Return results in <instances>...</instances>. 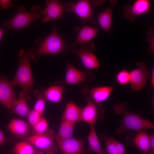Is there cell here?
<instances>
[{
	"mask_svg": "<svg viewBox=\"0 0 154 154\" xmlns=\"http://www.w3.org/2000/svg\"><path fill=\"white\" fill-rule=\"evenodd\" d=\"M32 50V48L20 49L17 55L19 66L14 78L10 81L13 87L18 85L23 88L20 94L26 97L29 101L31 99L30 94L33 91L34 84L30 60L36 61Z\"/></svg>",
	"mask_w": 154,
	"mask_h": 154,
	"instance_id": "cell-1",
	"label": "cell"
},
{
	"mask_svg": "<svg viewBox=\"0 0 154 154\" xmlns=\"http://www.w3.org/2000/svg\"><path fill=\"white\" fill-rule=\"evenodd\" d=\"M113 109L116 114H120L122 117L121 124L116 130L117 135H120L129 130L139 132L154 128L153 123L141 117V112L135 113L130 111L126 102L115 104Z\"/></svg>",
	"mask_w": 154,
	"mask_h": 154,
	"instance_id": "cell-2",
	"label": "cell"
},
{
	"mask_svg": "<svg viewBox=\"0 0 154 154\" xmlns=\"http://www.w3.org/2000/svg\"><path fill=\"white\" fill-rule=\"evenodd\" d=\"M25 8L23 5L19 7L15 14L4 22V25L9 29L19 30L29 27L33 22L42 18V10L40 6L34 5L29 12L26 11Z\"/></svg>",
	"mask_w": 154,
	"mask_h": 154,
	"instance_id": "cell-3",
	"label": "cell"
},
{
	"mask_svg": "<svg viewBox=\"0 0 154 154\" xmlns=\"http://www.w3.org/2000/svg\"><path fill=\"white\" fill-rule=\"evenodd\" d=\"M51 33L38 44L36 48H33V53L40 56L59 53L65 49L64 40L57 32L55 25L52 28Z\"/></svg>",
	"mask_w": 154,
	"mask_h": 154,
	"instance_id": "cell-4",
	"label": "cell"
},
{
	"mask_svg": "<svg viewBox=\"0 0 154 154\" xmlns=\"http://www.w3.org/2000/svg\"><path fill=\"white\" fill-rule=\"evenodd\" d=\"M94 75L87 70H80L68 62H66L65 83L75 84L83 88L88 87L95 78Z\"/></svg>",
	"mask_w": 154,
	"mask_h": 154,
	"instance_id": "cell-5",
	"label": "cell"
},
{
	"mask_svg": "<svg viewBox=\"0 0 154 154\" xmlns=\"http://www.w3.org/2000/svg\"><path fill=\"white\" fill-rule=\"evenodd\" d=\"M64 11L72 12L81 20L83 23L88 22L93 24L96 23L93 16L90 1L87 0H80L76 2H67L63 5Z\"/></svg>",
	"mask_w": 154,
	"mask_h": 154,
	"instance_id": "cell-6",
	"label": "cell"
},
{
	"mask_svg": "<svg viewBox=\"0 0 154 154\" xmlns=\"http://www.w3.org/2000/svg\"><path fill=\"white\" fill-rule=\"evenodd\" d=\"M95 49L93 44L90 42L78 45L70 50L78 56L86 68L96 69L99 66L100 64L93 53Z\"/></svg>",
	"mask_w": 154,
	"mask_h": 154,
	"instance_id": "cell-7",
	"label": "cell"
},
{
	"mask_svg": "<svg viewBox=\"0 0 154 154\" xmlns=\"http://www.w3.org/2000/svg\"><path fill=\"white\" fill-rule=\"evenodd\" d=\"M56 135L53 129L48 128L45 133L38 135L30 136L25 140L41 150L55 153L57 150L54 143Z\"/></svg>",
	"mask_w": 154,
	"mask_h": 154,
	"instance_id": "cell-8",
	"label": "cell"
},
{
	"mask_svg": "<svg viewBox=\"0 0 154 154\" xmlns=\"http://www.w3.org/2000/svg\"><path fill=\"white\" fill-rule=\"evenodd\" d=\"M86 100L88 103L82 108L80 121L89 124L90 126L94 125L98 119L103 118L105 109L102 106L101 104L95 103L88 96Z\"/></svg>",
	"mask_w": 154,
	"mask_h": 154,
	"instance_id": "cell-9",
	"label": "cell"
},
{
	"mask_svg": "<svg viewBox=\"0 0 154 154\" xmlns=\"http://www.w3.org/2000/svg\"><path fill=\"white\" fill-rule=\"evenodd\" d=\"M137 68L130 72V82L131 89L134 91L141 90L145 85L149 73L145 64L139 62L137 64Z\"/></svg>",
	"mask_w": 154,
	"mask_h": 154,
	"instance_id": "cell-10",
	"label": "cell"
},
{
	"mask_svg": "<svg viewBox=\"0 0 154 154\" xmlns=\"http://www.w3.org/2000/svg\"><path fill=\"white\" fill-rule=\"evenodd\" d=\"M17 100L13 87L7 77L0 75V104L11 109Z\"/></svg>",
	"mask_w": 154,
	"mask_h": 154,
	"instance_id": "cell-11",
	"label": "cell"
},
{
	"mask_svg": "<svg viewBox=\"0 0 154 154\" xmlns=\"http://www.w3.org/2000/svg\"><path fill=\"white\" fill-rule=\"evenodd\" d=\"M150 1L147 0H137L132 5H127L123 10L125 17L131 22H133L137 17L148 13L151 8Z\"/></svg>",
	"mask_w": 154,
	"mask_h": 154,
	"instance_id": "cell-12",
	"label": "cell"
},
{
	"mask_svg": "<svg viewBox=\"0 0 154 154\" xmlns=\"http://www.w3.org/2000/svg\"><path fill=\"white\" fill-rule=\"evenodd\" d=\"M45 3V8L42 11L43 22L62 19V13L64 10L62 2L57 0H48Z\"/></svg>",
	"mask_w": 154,
	"mask_h": 154,
	"instance_id": "cell-13",
	"label": "cell"
},
{
	"mask_svg": "<svg viewBox=\"0 0 154 154\" xmlns=\"http://www.w3.org/2000/svg\"><path fill=\"white\" fill-rule=\"evenodd\" d=\"M32 127L25 120L14 118L11 120L7 127L15 137L23 140L31 136Z\"/></svg>",
	"mask_w": 154,
	"mask_h": 154,
	"instance_id": "cell-14",
	"label": "cell"
},
{
	"mask_svg": "<svg viewBox=\"0 0 154 154\" xmlns=\"http://www.w3.org/2000/svg\"><path fill=\"white\" fill-rule=\"evenodd\" d=\"M114 87L107 86L96 87L90 89L88 87L83 88L82 92L90 97L94 102L101 104L107 100L111 95Z\"/></svg>",
	"mask_w": 154,
	"mask_h": 154,
	"instance_id": "cell-15",
	"label": "cell"
},
{
	"mask_svg": "<svg viewBox=\"0 0 154 154\" xmlns=\"http://www.w3.org/2000/svg\"><path fill=\"white\" fill-rule=\"evenodd\" d=\"M84 142V140L72 137L57 142L63 154H83Z\"/></svg>",
	"mask_w": 154,
	"mask_h": 154,
	"instance_id": "cell-16",
	"label": "cell"
},
{
	"mask_svg": "<svg viewBox=\"0 0 154 154\" xmlns=\"http://www.w3.org/2000/svg\"><path fill=\"white\" fill-rule=\"evenodd\" d=\"M66 91L63 82L60 80L51 84L47 89L45 88L44 95L46 100L58 103L62 100L63 95Z\"/></svg>",
	"mask_w": 154,
	"mask_h": 154,
	"instance_id": "cell-17",
	"label": "cell"
},
{
	"mask_svg": "<svg viewBox=\"0 0 154 154\" xmlns=\"http://www.w3.org/2000/svg\"><path fill=\"white\" fill-rule=\"evenodd\" d=\"M98 31V29L97 27L87 25L83 26L80 29L77 35L76 40L72 45L70 49L90 42Z\"/></svg>",
	"mask_w": 154,
	"mask_h": 154,
	"instance_id": "cell-18",
	"label": "cell"
},
{
	"mask_svg": "<svg viewBox=\"0 0 154 154\" xmlns=\"http://www.w3.org/2000/svg\"><path fill=\"white\" fill-rule=\"evenodd\" d=\"M117 3L116 0L110 1V6L100 13L97 17L100 27L107 33H109L111 29L113 9Z\"/></svg>",
	"mask_w": 154,
	"mask_h": 154,
	"instance_id": "cell-19",
	"label": "cell"
},
{
	"mask_svg": "<svg viewBox=\"0 0 154 154\" xmlns=\"http://www.w3.org/2000/svg\"><path fill=\"white\" fill-rule=\"evenodd\" d=\"M82 108L72 102L70 101L66 104L61 120L75 125L80 121Z\"/></svg>",
	"mask_w": 154,
	"mask_h": 154,
	"instance_id": "cell-20",
	"label": "cell"
},
{
	"mask_svg": "<svg viewBox=\"0 0 154 154\" xmlns=\"http://www.w3.org/2000/svg\"><path fill=\"white\" fill-rule=\"evenodd\" d=\"M150 135L145 130L138 132L133 139V143L143 154L150 150Z\"/></svg>",
	"mask_w": 154,
	"mask_h": 154,
	"instance_id": "cell-21",
	"label": "cell"
},
{
	"mask_svg": "<svg viewBox=\"0 0 154 154\" xmlns=\"http://www.w3.org/2000/svg\"><path fill=\"white\" fill-rule=\"evenodd\" d=\"M107 154H126L124 145L115 139L108 136L104 138Z\"/></svg>",
	"mask_w": 154,
	"mask_h": 154,
	"instance_id": "cell-22",
	"label": "cell"
},
{
	"mask_svg": "<svg viewBox=\"0 0 154 154\" xmlns=\"http://www.w3.org/2000/svg\"><path fill=\"white\" fill-rule=\"evenodd\" d=\"M27 101V98L20 94L18 99L11 108L12 112L21 117H26L30 110Z\"/></svg>",
	"mask_w": 154,
	"mask_h": 154,
	"instance_id": "cell-23",
	"label": "cell"
},
{
	"mask_svg": "<svg viewBox=\"0 0 154 154\" xmlns=\"http://www.w3.org/2000/svg\"><path fill=\"white\" fill-rule=\"evenodd\" d=\"M74 125L70 122L61 120L59 130L56 135V142L73 137Z\"/></svg>",
	"mask_w": 154,
	"mask_h": 154,
	"instance_id": "cell-24",
	"label": "cell"
},
{
	"mask_svg": "<svg viewBox=\"0 0 154 154\" xmlns=\"http://www.w3.org/2000/svg\"><path fill=\"white\" fill-rule=\"evenodd\" d=\"M88 145L91 150L96 154H104L96 132L94 125L91 126L88 136Z\"/></svg>",
	"mask_w": 154,
	"mask_h": 154,
	"instance_id": "cell-25",
	"label": "cell"
},
{
	"mask_svg": "<svg viewBox=\"0 0 154 154\" xmlns=\"http://www.w3.org/2000/svg\"><path fill=\"white\" fill-rule=\"evenodd\" d=\"M13 154H35L36 152L31 143L23 140L15 144L13 148Z\"/></svg>",
	"mask_w": 154,
	"mask_h": 154,
	"instance_id": "cell-26",
	"label": "cell"
},
{
	"mask_svg": "<svg viewBox=\"0 0 154 154\" xmlns=\"http://www.w3.org/2000/svg\"><path fill=\"white\" fill-rule=\"evenodd\" d=\"M45 89L42 87L40 90H36L34 92V96L37 98V100L33 109L42 116L44 112L46 105V100L44 95Z\"/></svg>",
	"mask_w": 154,
	"mask_h": 154,
	"instance_id": "cell-27",
	"label": "cell"
},
{
	"mask_svg": "<svg viewBox=\"0 0 154 154\" xmlns=\"http://www.w3.org/2000/svg\"><path fill=\"white\" fill-rule=\"evenodd\" d=\"M48 123L46 120L42 117L40 121L32 127V135H37L42 134L47 130Z\"/></svg>",
	"mask_w": 154,
	"mask_h": 154,
	"instance_id": "cell-28",
	"label": "cell"
},
{
	"mask_svg": "<svg viewBox=\"0 0 154 154\" xmlns=\"http://www.w3.org/2000/svg\"><path fill=\"white\" fill-rule=\"evenodd\" d=\"M130 72L126 69H122L116 75V80L117 82L121 85H125L129 83Z\"/></svg>",
	"mask_w": 154,
	"mask_h": 154,
	"instance_id": "cell-29",
	"label": "cell"
},
{
	"mask_svg": "<svg viewBox=\"0 0 154 154\" xmlns=\"http://www.w3.org/2000/svg\"><path fill=\"white\" fill-rule=\"evenodd\" d=\"M42 115L35 110H30L26 117L28 123L32 127L35 125L42 117Z\"/></svg>",
	"mask_w": 154,
	"mask_h": 154,
	"instance_id": "cell-30",
	"label": "cell"
},
{
	"mask_svg": "<svg viewBox=\"0 0 154 154\" xmlns=\"http://www.w3.org/2000/svg\"><path fill=\"white\" fill-rule=\"evenodd\" d=\"M147 34L148 35L147 40L150 44L148 50L150 54H152L154 52V30L151 26L149 27Z\"/></svg>",
	"mask_w": 154,
	"mask_h": 154,
	"instance_id": "cell-31",
	"label": "cell"
},
{
	"mask_svg": "<svg viewBox=\"0 0 154 154\" xmlns=\"http://www.w3.org/2000/svg\"><path fill=\"white\" fill-rule=\"evenodd\" d=\"M13 5L11 0H0V9H5L10 8Z\"/></svg>",
	"mask_w": 154,
	"mask_h": 154,
	"instance_id": "cell-32",
	"label": "cell"
},
{
	"mask_svg": "<svg viewBox=\"0 0 154 154\" xmlns=\"http://www.w3.org/2000/svg\"><path fill=\"white\" fill-rule=\"evenodd\" d=\"M8 141L7 139L5 137L3 132L0 129V145H4Z\"/></svg>",
	"mask_w": 154,
	"mask_h": 154,
	"instance_id": "cell-33",
	"label": "cell"
},
{
	"mask_svg": "<svg viewBox=\"0 0 154 154\" xmlns=\"http://www.w3.org/2000/svg\"><path fill=\"white\" fill-rule=\"evenodd\" d=\"M150 150L151 153H153L154 152V135L153 134L150 135Z\"/></svg>",
	"mask_w": 154,
	"mask_h": 154,
	"instance_id": "cell-34",
	"label": "cell"
},
{
	"mask_svg": "<svg viewBox=\"0 0 154 154\" xmlns=\"http://www.w3.org/2000/svg\"><path fill=\"white\" fill-rule=\"evenodd\" d=\"M105 1L103 0H92L91 1L92 3L95 6H98L102 4L105 2Z\"/></svg>",
	"mask_w": 154,
	"mask_h": 154,
	"instance_id": "cell-35",
	"label": "cell"
},
{
	"mask_svg": "<svg viewBox=\"0 0 154 154\" xmlns=\"http://www.w3.org/2000/svg\"><path fill=\"white\" fill-rule=\"evenodd\" d=\"M7 30L8 29L0 27V41L2 37Z\"/></svg>",
	"mask_w": 154,
	"mask_h": 154,
	"instance_id": "cell-36",
	"label": "cell"
},
{
	"mask_svg": "<svg viewBox=\"0 0 154 154\" xmlns=\"http://www.w3.org/2000/svg\"><path fill=\"white\" fill-rule=\"evenodd\" d=\"M151 84L153 87L154 86V69H153L151 76Z\"/></svg>",
	"mask_w": 154,
	"mask_h": 154,
	"instance_id": "cell-37",
	"label": "cell"
},
{
	"mask_svg": "<svg viewBox=\"0 0 154 154\" xmlns=\"http://www.w3.org/2000/svg\"><path fill=\"white\" fill-rule=\"evenodd\" d=\"M46 154H56L55 153L50 151H46Z\"/></svg>",
	"mask_w": 154,
	"mask_h": 154,
	"instance_id": "cell-38",
	"label": "cell"
},
{
	"mask_svg": "<svg viewBox=\"0 0 154 154\" xmlns=\"http://www.w3.org/2000/svg\"><path fill=\"white\" fill-rule=\"evenodd\" d=\"M35 154H43V153L41 152H38L36 153Z\"/></svg>",
	"mask_w": 154,
	"mask_h": 154,
	"instance_id": "cell-39",
	"label": "cell"
},
{
	"mask_svg": "<svg viewBox=\"0 0 154 154\" xmlns=\"http://www.w3.org/2000/svg\"><path fill=\"white\" fill-rule=\"evenodd\" d=\"M146 154H153V153L150 152V153H147Z\"/></svg>",
	"mask_w": 154,
	"mask_h": 154,
	"instance_id": "cell-40",
	"label": "cell"
}]
</instances>
